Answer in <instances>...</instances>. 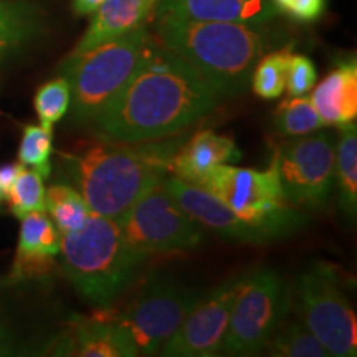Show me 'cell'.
Here are the masks:
<instances>
[{
    "mask_svg": "<svg viewBox=\"0 0 357 357\" xmlns=\"http://www.w3.org/2000/svg\"><path fill=\"white\" fill-rule=\"evenodd\" d=\"M220 100L202 75L154 38L132 77L89 128L102 141H158L200 121Z\"/></svg>",
    "mask_w": 357,
    "mask_h": 357,
    "instance_id": "1",
    "label": "cell"
},
{
    "mask_svg": "<svg viewBox=\"0 0 357 357\" xmlns=\"http://www.w3.org/2000/svg\"><path fill=\"white\" fill-rule=\"evenodd\" d=\"M184 136L147 142L101 141L78 154L63 155L66 181L91 213L118 220L151 187L171 174Z\"/></svg>",
    "mask_w": 357,
    "mask_h": 357,
    "instance_id": "2",
    "label": "cell"
},
{
    "mask_svg": "<svg viewBox=\"0 0 357 357\" xmlns=\"http://www.w3.org/2000/svg\"><path fill=\"white\" fill-rule=\"evenodd\" d=\"M153 35L155 42L202 75L222 98L248 88L253 68L273 45L263 25L164 15L155 17Z\"/></svg>",
    "mask_w": 357,
    "mask_h": 357,
    "instance_id": "3",
    "label": "cell"
},
{
    "mask_svg": "<svg viewBox=\"0 0 357 357\" xmlns=\"http://www.w3.org/2000/svg\"><path fill=\"white\" fill-rule=\"evenodd\" d=\"M60 268L91 305L106 307L139 275L146 255L137 252L118 220L91 213L82 229L61 235Z\"/></svg>",
    "mask_w": 357,
    "mask_h": 357,
    "instance_id": "4",
    "label": "cell"
},
{
    "mask_svg": "<svg viewBox=\"0 0 357 357\" xmlns=\"http://www.w3.org/2000/svg\"><path fill=\"white\" fill-rule=\"evenodd\" d=\"M153 42V33L144 24L89 52L70 53L60 71L70 84L71 126H91L102 108L132 77Z\"/></svg>",
    "mask_w": 357,
    "mask_h": 357,
    "instance_id": "5",
    "label": "cell"
},
{
    "mask_svg": "<svg viewBox=\"0 0 357 357\" xmlns=\"http://www.w3.org/2000/svg\"><path fill=\"white\" fill-rule=\"evenodd\" d=\"M45 284L47 278L0 280V357L50 356L68 319Z\"/></svg>",
    "mask_w": 357,
    "mask_h": 357,
    "instance_id": "6",
    "label": "cell"
},
{
    "mask_svg": "<svg viewBox=\"0 0 357 357\" xmlns=\"http://www.w3.org/2000/svg\"><path fill=\"white\" fill-rule=\"evenodd\" d=\"M291 294L283 276L270 268L242 275L231 305L222 354L257 356L287 321Z\"/></svg>",
    "mask_w": 357,
    "mask_h": 357,
    "instance_id": "7",
    "label": "cell"
},
{
    "mask_svg": "<svg viewBox=\"0 0 357 357\" xmlns=\"http://www.w3.org/2000/svg\"><path fill=\"white\" fill-rule=\"evenodd\" d=\"M296 306L301 323L328 349L329 356L357 354V321L342 291L336 268L312 261L296 281Z\"/></svg>",
    "mask_w": 357,
    "mask_h": 357,
    "instance_id": "8",
    "label": "cell"
},
{
    "mask_svg": "<svg viewBox=\"0 0 357 357\" xmlns=\"http://www.w3.org/2000/svg\"><path fill=\"white\" fill-rule=\"evenodd\" d=\"M118 225L146 257L195 248L204 238V227L176 202L164 178L118 218Z\"/></svg>",
    "mask_w": 357,
    "mask_h": 357,
    "instance_id": "9",
    "label": "cell"
},
{
    "mask_svg": "<svg viewBox=\"0 0 357 357\" xmlns=\"http://www.w3.org/2000/svg\"><path fill=\"white\" fill-rule=\"evenodd\" d=\"M281 190L291 207H324L334 189L336 141L316 131L284 142L273 155Z\"/></svg>",
    "mask_w": 357,
    "mask_h": 357,
    "instance_id": "10",
    "label": "cell"
},
{
    "mask_svg": "<svg viewBox=\"0 0 357 357\" xmlns=\"http://www.w3.org/2000/svg\"><path fill=\"white\" fill-rule=\"evenodd\" d=\"M200 298L202 294L194 288L154 280L114 318L131 337L137 354L153 356L177 331Z\"/></svg>",
    "mask_w": 357,
    "mask_h": 357,
    "instance_id": "11",
    "label": "cell"
},
{
    "mask_svg": "<svg viewBox=\"0 0 357 357\" xmlns=\"http://www.w3.org/2000/svg\"><path fill=\"white\" fill-rule=\"evenodd\" d=\"M164 184L176 202L195 222H199L205 229L215 231L223 238L245 243H265L291 234L305 222V215L300 211L271 220L250 222L231 212L220 199H217L208 190L189 184L174 174L164 177Z\"/></svg>",
    "mask_w": 357,
    "mask_h": 357,
    "instance_id": "12",
    "label": "cell"
},
{
    "mask_svg": "<svg viewBox=\"0 0 357 357\" xmlns=\"http://www.w3.org/2000/svg\"><path fill=\"white\" fill-rule=\"evenodd\" d=\"M197 187L208 190L231 212L250 222L271 220L296 211L284 200L275 159L266 171L220 164Z\"/></svg>",
    "mask_w": 357,
    "mask_h": 357,
    "instance_id": "13",
    "label": "cell"
},
{
    "mask_svg": "<svg viewBox=\"0 0 357 357\" xmlns=\"http://www.w3.org/2000/svg\"><path fill=\"white\" fill-rule=\"evenodd\" d=\"M242 275L223 281L199 300L159 349L166 357H212L222 352L231 305Z\"/></svg>",
    "mask_w": 357,
    "mask_h": 357,
    "instance_id": "14",
    "label": "cell"
},
{
    "mask_svg": "<svg viewBox=\"0 0 357 357\" xmlns=\"http://www.w3.org/2000/svg\"><path fill=\"white\" fill-rule=\"evenodd\" d=\"M50 356L134 357L136 346L108 306L93 316H70L53 344Z\"/></svg>",
    "mask_w": 357,
    "mask_h": 357,
    "instance_id": "15",
    "label": "cell"
},
{
    "mask_svg": "<svg viewBox=\"0 0 357 357\" xmlns=\"http://www.w3.org/2000/svg\"><path fill=\"white\" fill-rule=\"evenodd\" d=\"M61 234L47 212H33L20 218L19 243L12 278H48L60 255Z\"/></svg>",
    "mask_w": 357,
    "mask_h": 357,
    "instance_id": "16",
    "label": "cell"
},
{
    "mask_svg": "<svg viewBox=\"0 0 357 357\" xmlns=\"http://www.w3.org/2000/svg\"><path fill=\"white\" fill-rule=\"evenodd\" d=\"M155 17L265 25L278 15L271 0H158Z\"/></svg>",
    "mask_w": 357,
    "mask_h": 357,
    "instance_id": "17",
    "label": "cell"
},
{
    "mask_svg": "<svg viewBox=\"0 0 357 357\" xmlns=\"http://www.w3.org/2000/svg\"><path fill=\"white\" fill-rule=\"evenodd\" d=\"M240 158L242 153L231 137L212 129H202L189 141L182 142L172 158L171 172L189 184L199 185L212 169L220 164L236 162Z\"/></svg>",
    "mask_w": 357,
    "mask_h": 357,
    "instance_id": "18",
    "label": "cell"
},
{
    "mask_svg": "<svg viewBox=\"0 0 357 357\" xmlns=\"http://www.w3.org/2000/svg\"><path fill=\"white\" fill-rule=\"evenodd\" d=\"M158 0H105L93 12L86 32L71 55L89 52L144 25L154 15Z\"/></svg>",
    "mask_w": 357,
    "mask_h": 357,
    "instance_id": "19",
    "label": "cell"
},
{
    "mask_svg": "<svg viewBox=\"0 0 357 357\" xmlns=\"http://www.w3.org/2000/svg\"><path fill=\"white\" fill-rule=\"evenodd\" d=\"M324 126L342 128L357 118V63L356 58L341 61L314 88L311 96Z\"/></svg>",
    "mask_w": 357,
    "mask_h": 357,
    "instance_id": "20",
    "label": "cell"
},
{
    "mask_svg": "<svg viewBox=\"0 0 357 357\" xmlns=\"http://www.w3.org/2000/svg\"><path fill=\"white\" fill-rule=\"evenodd\" d=\"M43 29V10L33 0H0V61L29 47Z\"/></svg>",
    "mask_w": 357,
    "mask_h": 357,
    "instance_id": "21",
    "label": "cell"
},
{
    "mask_svg": "<svg viewBox=\"0 0 357 357\" xmlns=\"http://www.w3.org/2000/svg\"><path fill=\"white\" fill-rule=\"evenodd\" d=\"M334 185L337 187L339 205L351 218L357 211V128L356 121L341 128L336 146Z\"/></svg>",
    "mask_w": 357,
    "mask_h": 357,
    "instance_id": "22",
    "label": "cell"
},
{
    "mask_svg": "<svg viewBox=\"0 0 357 357\" xmlns=\"http://www.w3.org/2000/svg\"><path fill=\"white\" fill-rule=\"evenodd\" d=\"M45 212L61 235L79 230L91 215L82 194L68 182H58L47 189Z\"/></svg>",
    "mask_w": 357,
    "mask_h": 357,
    "instance_id": "23",
    "label": "cell"
},
{
    "mask_svg": "<svg viewBox=\"0 0 357 357\" xmlns=\"http://www.w3.org/2000/svg\"><path fill=\"white\" fill-rule=\"evenodd\" d=\"M275 357H328L329 352L300 321L283 323L266 342L265 349Z\"/></svg>",
    "mask_w": 357,
    "mask_h": 357,
    "instance_id": "24",
    "label": "cell"
},
{
    "mask_svg": "<svg viewBox=\"0 0 357 357\" xmlns=\"http://www.w3.org/2000/svg\"><path fill=\"white\" fill-rule=\"evenodd\" d=\"M293 47L280 48L263 55L252 71L253 93L261 100H276L284 93L287 86V66Z\"/></svg>",
    "mask_w": 357,
    "mask_h": 357,
    "instance_id": "25",
    "label": "cell"
},
{
    "mask_svg": "<svg viewBox=\"0 0 357 357\" xmlns=\"http://www.w3.org/2000/svg\"><path fill=\"white\" fill-rule=\"evenodd\" d=\"M275 126L288 137H301L324 126L311 98L289 96L275 111Z\"/></svg>",
    "mask_w": 357,
    "mask_h": 357,
    "instance_id": "26",
    "label": "cell"
},
{
    "mask_svg": "<svg viewBox=\"0 0 357 357\" xmlns=\"http://www.w3.org/2000/svg\"><path fill=\"white\" fill-rule=\"evenodd\" d=\"M45 178L33 169L24 167L8 190L7 199L12 215L24 218L33 212H45L47 208V189Z\"/></svg>",
    "mask_w": 357,
    "mask_h": 357,
    "instance_id": "27",
    "label": "cell"
},
{
    "mask_svg": "<svg viewBox=\"0 0 357 357\" xmlns=\"http://www.w3.org/2000/svg\"><path fill=\"white\" fill-rule=\"evenodd\" d=\"M53 129L42 124H26L22 131L19 146V162L24 167L37 171L43 178L52 174Z\"/></svg>",
    "mask_w": 357,
    "mask_h": 357,
    "instance_id": "28",
    "label": "cell"
},
{
    "mask_svg": "<svg viewBox=\"0 0 357 357\" xmlns=\"http://www.w3.org/2000/svg\"><path fill=\"white\" fill-rule=\"evenodd\" d=\"M71 102V91L68 79L65 77L53 78L43 83L37 89L33 98V108L38 116V121L43 128L53 129L58 121L68 114Z\"/></svg>",
    "mask_w": 357,
    "mask_h": 357,
    "instance_id": "29",
    "label": "cell"
},
{
    "mask_svg": "<svg viewBox=\"0 0 357 357\" xmlns=\"http://www.w3.org/2000/svg\"><path fill=\"white\" fill-rule=\"evenodd\" d=\"M316 84L314 63L305 55L291 52L287 66V86L284 91L289 96H305Z\"/></svg>",
    "mask_w": 357,
    "mask_h": 357,
    "instance_id": "30",
    "label": "cell"
},
{
    "mask_svg": "<svg viewBox=\"0 0 357 357\" xmlns=\"http://www.w3.org/2000/svg\"><path fill=\"white\" fill-rule=\"evenodd\" d=\"M278 12L287 13L296 22L311 24L323 17L328 0H271Z\"/></svg>",
    "mask_w": 357,
    "mask_h": 357,
    "instance_id": "31",
    "label": "cell"
},
{
    "mask_svg": "<svg viewBox=\"0 0 357 357\" xmlns=\"http://www.w3.org/2000/svg\"><path fill=\"white\" fill-rule=\"evenodd\" d=\"M22 169H24V166L20 162L2 164L0 166V204L7 199L8 190H10L13 181L19 176Z\"/></svg>",
    "mask_w": 357,
    "mask_h": 357,
    "instance_id": "32",
    "label": "cell"
},
{
    "mask_svg": "<svg viewBox=\"0 0 357 357\" xmlns=\"http://www.w3.org/2000/svg\"><path fill=\"white\" fill-rule=\"evenodd\" d=\"M105 0H73V10L77 15H91Z\"/></svg>",
    "mask_w": 357,
    "mask_h": 357,
    "instance_id": "33",
    "label": "cell"
}]
</instances>
